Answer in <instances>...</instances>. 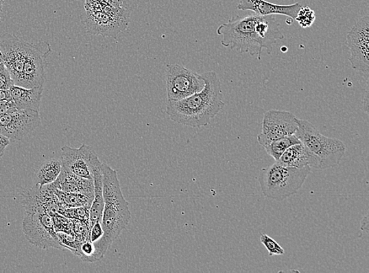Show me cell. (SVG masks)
Segmentation results:
<instances>
[{
    "label": "cell",
    "instance_id": "obj_4",
    "mask_svg": "<svg viewBox=\"0 0 369 273\" xmlns=\"http://www.w3.org/2000/svg\"><path fill=\"white\" fill-rule=\"evenodd\" d=\"M311 169L288 167L277 162L262 169L259 176L262 194L277 202L287 200L302 189Z\"/></svg>",
    "mask_w": 369,
    "mask_h": 273
},
{
    "label": "cell",
    "instance_id": "obj_12",
    "mask_svg": "<svg viewBox=\"0 0 369 273\" xmlns=\"http://www.w3.org/2000/svg\"><path fill=\"white\" fill-rule=\"evenodd\" d=\"M297 128L298 119L295 115L286 110H270L264 115L258 142L265 147L277 139L293 135Z\"/></svg>",
    "mask_w": 369,
    "mask_h": 273
},
{
    "label": "cell",
    "instance_id": "obj_8",
    "mask_svg": "<svg viewBox=\"0 0 369 273\" xmlns=\"http://www.w3.org/2000/svg\"><path fill=\"white\" fill-rule=\"evenodd\" d=\"M167 99L176 101L185 99L205 87L202 75L178 64H168L165 67Z\"/></svg>",
    "mask_w": 369,
    "mask_h": 273
},
{
    "label": "cell",
    "instance_id": "obj_2",
    "mask_svg": "<svg viewBox=\"0 0 369 273\" xmlns=\"http://www.w3.org/2000/svg\"><path fill=\"white\" fill-rule=\"evenodd\" d=\"M205 87L201 92L183 99L169 101L165 108L170 119L178 124L200 128L210 124L211 119L224 107L222 83L215 71L202 74Z\"/></svg>",
    "mask_w": 369,
    "mask_h": 273
},
{
    "label": "cell",
    "instance_id": "obj_6",
    "mask_svg": "<svg viewBox=\"0 0 369 273\" xmlns=\"http://www.w3.org/2000/svg\"><path fill=\"white\" fill-rule=\"evenodd\" d=\"M23 232L32 244L42 249L62 250L51 214L44 207H26Z\"/></svg>",
    "mask_w": 369,
    "mask_h": 273
},
{
    "label": "cell",
    "instance_id": "obj_1",
    "mask_svg": "<svg viewBox=\"0 0 369 273\" xmlns=\"http://www.w3.org/2000/svg\"><path fill=\"white\" fill-rule=\"evenodd\" d=\"M222 45L240 53H248L260 60L262 50L271 54L272 45L285 38L274 16L250 14L246 18L234 17L218 27Z\"/></svg>",
    "mask_w": 369,
    "mask_h": 273
},
{
    "label": "cell",
    "instance_id": "obj_13",
    "mask_svg": "<svg viewBox=\"0 0 369 273\" xmlns=\"http://www.w3.org/2000/svg\"><path fill=\"white\" fill-rule=\"evenodd\" d=\"M28 42L21 40L14 34L0 36L1 60L12 77L14 85L19 86L24 67Z\"/></svg>",
    "mask_w": 369,
    "mask_h": 273
},
{
    "label": "cell",
    "instance_id": "obj_32",
    "mask_svg": "<svg viewBox=\"0 0 369 273\" xmlns=\"http://www.w3.org/2000/svg\"><path fill=\"white\" fill-rule=\"evenodd\" d=\"M10 90L0 89V102L12 100Z\"/></svg>",
    "mask_w": 369,
    "mask_h": 273
},
{
    "label": "cell",
    "instance_id": "obj_23",
    "mask_svg": "<svg viewBox=\"0 0 369 273\" xmlns=\"http://www.w3.org/2000/svg\"><path fill=\"white\" fill-rule=\"evenodd\" d=\"M57 235L63 249H68L75 255L78 256L80 248L83 243L81 239H78L73 232H57Z\"/></svg>",
    "mask_w": 369,
    "mask_h": 273
},
{
    "label": "cell",
    "instance_id": "obj_31",
    "mask_svg": "<svg viewBox=\"0 0 369 273\" xmlns=\"http://www.w3.org/2000/svg\"><path fill=\"white\" fill-rule=\"evenodd\" d=\"M10 141L7 137H5L0 134V158L3 157L5 150L9 145Z\"/></svg>",
    "mask_w": 369,
    "mask_h": 273
},
{
    "label": "cell",
    "instance_id": "obj_26",
    "mask_svg": "<svg viewBox=\"0 0 369 273\" xmlns=\"http://www.w3.org/2000/svg\"><path fill=\"white\" fill-rule=\"evenodd\" d=\"M261 243L265 246L267 250L269 251L270 256H280L285 253V250L276 240L272 239L268 235L262 234L261 235Z\"/></svg>",
    "mask_w": 369,
    "mask_h": 273
},
{
    "label": "cell",
    "instance_id": "obj_21",
    "mask_svg": "<svg viewBox=\"0 0 369 273\" xmlns=\"http://www.w3.org/2000/svg\"><path fill=\"white\" fill-rule=\"evenodd\" d=\"M56 194L61 202L62 210L66 208L82 206L90 207L94 200L93 195L71 193V192L62 191L60 189V187H58V185L56 189Z\"/></svg>",
    "mask_w": 369,
    "mask_h": 273
},
{
    "label": "cell",
    "instance_id": "obj_5",
    "mask_svg": "<svg viewBox=\"0 0 369 273\" xmlns=\"http://www.w3.org/2000/svg\"><path fill=\"white\" fill-rule=\"evenodd\" d=\"M296 136L313 155L316 169H327L338 165L346 153L344 142L322 135L307 120L298 119Z\"/></svg>",
    "mask_w": 369,
    "mask_h": 273
},
{
    "label": "cell",
    "instance_id": "obj_17",
    "mask_svg": "<svg viewBox=\"0 0 369 273\" xmlns=\"http://www.w3.org/2000/svg\"><path fill=\"white\" fill-rule=\"evenodd\" d=\"M57 182L58 187L62 191L94 195L93 179L81 178L63 167Z\"/></svg>",
    "mask_w": 369,
    "mask_h": 273
},
{
    "label": "cell",
    "instance_id": "obj_27",
    "mask_svg": "<svg viewBox=\"0 0 369 273\" xmlns=\"http://www.w3.org/2000/svg\"><path fill=\"white\" fill-rule=\"evenodd\" d=\"M95 246L89 239L84 241L80 248L78 257L83 262L86 263H92L94 262Z\"/></svg>",
    "mask_w": 369,
    "mask_h": 273
},
{
    "label": "cell",
    "instance_id": "obj_22",
    "mask_svg": "<svg viewBox=\"0 0 369 273\" xmlns=\"http://www.w3.org/2000/svg\"><path fill=\"white\" fill-rule=\"evenodd\" d=\"M299 143H301V141H299L296 134H293L291 136L277 139V140L271 142L269 145H267L264 148L266 153L277 162L287 148Z\"/></svg>",
    "mask_w": 369,
    "mask_h": 273
},
{
    "label": "cell",
    "instance_id": "obj_35",
    "mask_svg": "<svg viewBox=\"0 0 369 273\" xmlns=\"http://www.w3.org/2000/svg\"><path fill=\"white\" fill-rule=\"evenodd\" d=\"M361 228L363 231H365L366 233L368 232V215L365 216L362 219L361 224Z\"/></svg>",
    "mask_w": 369,
    "mask_h": 273
},
{
    "label": "cell",
    "instance_id": "obj_16",
    "mask_svg": "<svg viewBox=\"0 0 369 273\" xmlns=\"http://www.w3.org/2000/svg\"><path fill=\"white\" fill-rule=\"evenodd\" d=\"M10 92L16 108L40 112L44 86L26 88L13 85Z\"/></svg>",
    "mask_w": 369,
    "mask_h": 273
},
{
    "label": "cell",
    "instance_id": "obj_14",
    "mask_svg": "<svg viewBox=\"0 0 369 273\" xmlns=\"http://www.w3.org/2000/svg\"><path fill=\"white\" fill-rule=\"evenodd\" d=\"M60 158L64 168L87 179H93L94 167L99 160L95 150L86 144H82L78 148L62 147Z\"/></svg>",
    "mask_w": 369,
    "mask_h": 273
},
{
    "label": "cell",
    "instance_id": "obj_7",
    "mask_svg": "<svg viewBox=\"0 0 369 273\" xmlns=\"http://www.w3.org/2000/svg\"><path fill=\"white\" fill-rule=\"evenodd\" d=\"M130 21V10L123 6L108 5L99 12H86L83 23L90 34L117 39L127 29Z\"/></svg>",
    "mask_w": 369,
    "mask_h": 273
},
{
    "label": "cell",
    "instance_id": "obj_25",
    "mask_svg": "<svg viewBox=\"0 0 369 273\" xmlns=\"http://www.w3.org/2000/svg\"><path fill=\"white\" fill-rule=\"evenodd\" d=\"M295 20L298 21V23L302 28H309V27H311L313 25L316 20L314 10L309 7H302L299 9Z\"/></svg>",
    "mask_w": 369,
    "mask_h": 273
},
{
    "label": "cell",
    "instance_id": "obj_33",
    "mask_svg": "<svg viewBox=\"0 0 369 273\" xmlns=\"http://www.w3.org/2000/svg\"><path fill=\"white\" fill-rule=\"evenodd\" d=\"M97 1L113 5V6H123L122 0H97Z\"/></svg>",
    "mask_w": 369,
    "mask_h": 273
},
{
    "label": "cell",
    "instance_id": "obj_24",
    "mask_svg": "<svg viewBox=\"0 0 369 273\" xmlns=\"http://www.w3.org/2000/svg\"><path fill=\"white\" fill-rule=\"evenodd\" d=\"M89 210L88 206L66 208L61 210L58 213L69 219H78L88 224L89 226Z\"/></svg>",
    "mask_w": 369,
    "mask_h": 273
},
{
    "label": "cell",
    "instance_id": "obj_3",
    "mask_svg": "<svg viewBox=\"0 0 369 273\" xmlns=\"http://www.w3.org/2000/svg\"><path fill=\"white\" fill-rule=\"evenodd\" d=\"M102 172L104 208L101 224L104 234L97 242L94 243V262L104 258L112 244L119 237L130 223L132 216L128 202L122 194L117 170L103 163Z\"/></svg>",
    "mask_w": 369,
    "mask_h": 273
},
{
    "label": "cell",
    "instance_id": "obj_34",
    "mask_svg": "<svg viewBox=\"0 0 369 273\" xmlns=\"http://www.w3.org/2000/svg\"><path fill=\"white\" fill-rule=\"evenodd\" d=\"M368 80H367V88H366V92L365 95V98H364V109H365V111L366 112V114H368Z\"/></svg>",
    "mask_w": 369,
    "mask_h": 273
},
{
    "label": "cell",
    "instance_id": "obj_37",
    "mask_svg": "<svg viewBox=\"0 0 369 273\" xmlns=\"http://www.w3.org/2000/svg\"><path fill=\"white\" fill-rule=\"evenodd\" d=\"M1 58H2L1 51H0V60H1Z\"/></svg>",
    "mask_w": 369,
    "mask_h": 273
},
{
    "label": "cell",
    "instance_id": "obj_15",
    "mask_svg": "<svg viewBox=\"0 0 369 273\" xmlns=\"http://www.w3.org/2000/svg\"><path fill=\"white\" fill-rule=\"evenodd\" d=\"M302 7L300 3L290 5H278L265 1V0H239L237 8L241 10H250L260 16L285 15L295 20L299 9Z\"/></svg>",
    "mask_w": 369,
    "mask_h": 273
},
{
    "label": "cell",
    "instance_id": "obj_11",
    "mask_svg": "<svg viewBox=\"0 0 369 273\" xmlns=\"http://www.w3.org/2000/svg\"><path fill=\"white\" fill-rule=\"evenodd\" d=\"M40 112L14 108L0 117V134L10 142L23 141L40 125Z\"/></svg>",
    "mask_w": 369,
    "mask_h": 273
},
{
    "label": "cell",
    "instance_id": "obj_10",
    "mask_svg": "<svg viewBox=\"0 0 369 273\" xmlns=\"http://www.w3.org/2000/svg\"><path fill=\"white\" fill-rule=\"evenodd\" d=\"M352 68L368 80L369 75V17L365 16L352 27L346 36Z\"/></svg>",
    "mask_w": 369,
    "mask_h": 273
},
{
    "label": "cell",
    "instance_id": "obj_9",
    "mask_svg": "<svg viewBox=\"0 0 369 273\" xmlns=\"http://www.w3.org/2000/svg\"><path fill=\"white\" fill-rule=\"evenodd\" d=\"M51 53V46L47 41L29 43L19 86L26 88L44 86L47 58Z\"/></svg>",
    "mask_w": 369,
    "mask_h": 273
},
{
    "label": "cell",
    "instance_id": "obj_20",
    "mask_svg": "<svg viewBox=\"0 0 369 273\" xmlns=\"http://www.w3.org/2000/svg\"><path fill=\"white\" fill-rule=\"evenodd\" d=\"M61 158H52L45 161L36 174V185L43 187L54 183L61 174Z\"/></svg>",
    "mask_w": 369,
    "mask_h": 273
},
{
    "label": "cell",
    "instance_id": "obj_30",
    "mask_svg": "<svg viewBox=\"0 0 369 273\" xmlns=\"http://www.w3.org/2000/svg\"><path fill=\"white\" fill-rule=\"evenodd\" d=\"M14 108L16 106L12 99L0 102V117Z\"/></svg>",
    "mask_w": 369,
    "mask_h": 273
},
{
    "label": "cell",
    "instance_id": "obj_29",
    "mask_svg": "<svg viewBox=\"0 0 369 273\" xmlns=\"http://www.w3.org/2000/svg\"><path fill=\"white\" fill-rule=\"evenodd\" d=\"M104 229L102 227L101 221L96 222L89 231L88 239L93 244L97 242L104 237Z\"/></svg>",
    "mask_w": 369,
    "mask_h": 273
},
{
    "label": "cell",
    "instance_id": "obj_19",
    "mask_svg": "<svg viewBox=\"0 0 369 273\" xmlns=\"http://www.w3.org/2000/svg\"><path fill=\"white\" fill-rule=\"evenodd\" d=\"M102 164L103 163L99 160L95 165L93 169L94 200L89 210V229L94 226L96 222L101 221L102 216H103L104 199Z\"/></svg>",
    "mask_w": 369,
    "mask_h": 273
},
{
    "label": "cell",
    "instance_id": "obj_18",
    "mask_svg": "<svg viewBox=\"0 0 369 273\" xmlns=\"http://www.w3.org/2000/svg\"><path fill=\"white\" fill-rule=\"evenodd\" d=\"M277 163L285 167L293 168H303L309 167L315 168V161L313 155L309 153L308 149L302 143L295 144L287 148L283 153Z\"/></svg>",
    "mask_w": 369,
    "mask_h": 273
},
{
    "label": "cell",
    "instance_id": "obj_36",
    "mask_svg": "<svg viewBox=\"0 0 369 273\" xmlns=\"http://www.w3.org/2000/svg\"><path fill=\"white\" fill-rule=\"evenodd\" d=\"M4 2L5 0H0V14L2 12ZM0 21H1V16H0Z\"/></svg>",
    "mask_w": 369,
    "mask_h": 273
},
{
    "label": "cell",
    "instance_id": "obj_28",
    "mask_svg": "<svg viewBox=\"0 0 369 273\" xmlns=\"http://www.w3.org/2000/svg\"><path fill=\"white\" fill-rule=\"evenodd\" d=\"M14 85L12 77L5 67L2 60H0V89L10 90Z\"/></svg>",
    "mask_w": 369,
    "mask_h": 273
}]
</instances>
